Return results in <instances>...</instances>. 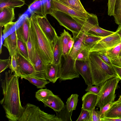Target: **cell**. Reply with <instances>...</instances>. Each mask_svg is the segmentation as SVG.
Listing matches in <instances>:
<instances>
[{
  "instance_id": "6da1fadb",
  "label": "cell",
  "mask_w": 121,
  "mask_h": 121,
  "mask_svg": "<svg viewBox=\"0 0 121 121\" xmlns=\"http://www.w3.org/2000/svg\"><path fill=\"white\" fill-rule=\"evenodd\" d=\"M19 77L9 70L5 72L4 78L1 82L4 97L0 103L9 121H18L23 109L20 99Z\"/></svg>"
},
{
  "instance_id": "7a4b0ae2",
  "label": "cell",
  "mask_w": 121,
  "mask_h": 121,
  "mask_svg": "<svg viewBox=\"0 0 121 121\" xmlns=\"http://www.w3.org/2000/svg\"><path fill=\"white\" fill-rule=\"evenodd\" d=\"M88 61L93 85L101 86L107 80L118 76L112 66L104 62L95 52H89Z\"/></svg>"
},
{
  "instance_id": "3957f363",
  "label": "cell",
  "mask_w": 121,
  "mask_h": 121,
  "mask_svg": "<svg viewBox=\"0 0 121 121\" xmlns=\"http://www.w3.org/2000/svg\"><path fill=\"white\" fill-rule=\"evenodd\" d=\"M30 18L39 54L46 65L52 61L53 43L49 40L40 28L38 23L37 15L33 12Z\"/></svg>"
},
{
  "instance_id": "277c9868",
  "label": "cell",
  "mask_w": 121,
  "mask_h": 121,
  "mask_svg": "<svg viewBox=\"0 0 121 121\" xmlns=\"http://www.w3.org/2000/svg\"><path fill=\"white\" fill-rule=\"evenodd\" d=\"M56 116L46 113L34 105L29 103L23 107L22 112L18 121H62Z\"/></svg>"
},
{
  "instance_id": "5b68a950",
  "label": "cell",
  "mask_w": 121,
  "mask_h": 121,
  "mask_svg": "<svg viewBox=\"0 0 121 121\" xmlns=\"http://www.w3.org/2000/svg\"><path fill=\"white\" fill-rule=\"evenodd\" d=\"M120 80L118 77L107 80L101 86L100 91L97 95L96 106L100 109L110 102H114L115 98V91Z\"/></svg>"
},
{
  "instance_id": "8992f818",
  "label": "cell",
  "mask_w": 121,
  "mask_h": 121,
  "mask_svg": "<svg viewBox=\"0 0 121 121\" xmlns=\"http://www.w3.org/2000/svg\"><path fill=\"white\" fill-rule=\"evenodd\" d=\"M50 15L57 21L60 25L71 31L73 38L84 33L81 26L72 16L57 10H54Z\"/></svg>"
},
{
  "instance_id": "52a82bcc",
  "label": "cell",
  "mask_w": 121,
  "mask_h": 121,
  "mask_svg": "<svg viewBox=\"0 0 121 121\" xmlns=\"http://www.w3.org/2000/svg\"><path fill=\"white\" fill-rule=\"evenodd\" d=\"M59 64L60 77L61 81L72 80L75 78H79V74L76 69V60L73 59L69 55L64 59Z\"/></svg>"
},
{
  "instance_id": "ba28073f",
  "label": "cell",
  "mask_w": 121,
  "mask_h": 121,
  "mask_svg": "<svg viewBox=\"0 0 121 121\" xmlns=\"http://www.w3.org/2000/svg\"><path fill=\"white\" fill-rule=\"evenodd\" d=\"M121 42V39L116 32L104 37L97 42L89 50V52H106Z\"/></svg>"
},
{
  "instance_id": "9c48e42d",
  "label": "cell",
  "mask_w": 121,
  "mask_h": 121,
  "mask_svg": "<svg viewBox=\"0 0 121 121\" xmlns=\"http://www.w3.org/2000/svg\"><path fill=\"white\" fill-rule=\"evenodd\" d=\"M15 57L20 73L22 76L33 77L35 71L33 65L30 61L22 56L17 49L16 51Z\"/></svg>"
},
{
  "instance_id": "30bf717a",
  "label": "cell",
  "mask_w": 121,
  "mask_h": 121,
  "mask_svg": "<svg viewBox=\"0 0 121 121\" xmlns=\"http://www.w3.org/2000/svg\"><path fill=\"white\" fill-rule=\"evenodd\" d=\"M37 18L39 25L42 31L49 40L53 43L58 37L55 29L51 25L46 16L37 15Z\"/></svg>"
},
{
  "instance_id": "8fae6325",
  "label": "cell",
  "mask_w": 121,
  "mask_h": 121,
  "mask_svg": "<svg viewBox=\"0 0 121 121\" xmlns=\"http://www.w3.org/2000/svg\"><path fill=\"white\" fill-rule=\"evenodd\" d=\"M82 29L84 33L100 37H104L115 32L102 29L99 26L98 22L91 21L85 24Z\"/></svg>"
},
{
  "instance_id": "7c38bea8",
  "label": "cell",
  "mask_w": 121,
  "mask_h": 121,
  "mask_svg": "<svg viewBox=\"0 0 121 121\" xmlns=\"http://www.w3.org/2000/svg\"><path fill=\"white\" fill-rule=\"evenodd\" d=\"M52 8L53 10H57L64 12L72 16L87 18V13L77 11L64 4L57 0H51Z\"/></svg>"
},
{
  "instance_id": "4fadbf2b",
  "label": "cell",
  "mask_w": 121,
  "mask_h": 121,
  "mask_svg": "<svg viewBox=\"0 0 121 121\" xmlns=\"http://www.w3.org/2000/svg\"><path fill=\"white\" fill-rule=\"evenodd\" d=\"M75 66L76 69L84 79L86 84L87 85H93L92 75L88 60H76Z\"/></svg>"
},
{
  "instance_id": "5bb4252c",
  "label": "cell",
  "mask_w": 121,
  "mask_h": 121,
  "mask_svg": "<svg viewBox=\"0 0 121 121\" xmlns=\"http://www.w3.org/2000/svg\"><path fill=\"white\" fill-rule=\"evenodd\" d=\"M45 107H48L56 112H59L64 107V104L61 99L54 94L51 95L42 101Z\"/></svg>"
},
{
  "instance_id": "9a60e30c",
  "label": "cell",
  "mask_w": 121,
  "mask_h": 121,
  "mask_svg": "<svg viewBox=\"0 0 121 121\" xmlns=\"http://www.w3.org/2000/svg\"><path fill=\"white\" fill-rule=\"evenodd\" d=\"M98 98V95L88 91L82 97V107L83 109L91 111L95 108Z\"/></svg>"
},
{
  "instance_id": "2e32d148",
  "label": "cell",
  "mask_w": 121,
  "mask_h": 121,
  "mask_svg": "<svg viewBox=\"0 0 121 121\" xmlns=\"http://www.w3.org/2000/svg\"><path fill=\"white\" fill-rule=\"evenodd\" d=\"M30 26V18L27 17L25 18L21 26L16 30L18 39L27 43L29 36Z\"/></svg>"
},
{
  "instance_id": "e0dca14e",
  "label": "cell",
  "mask_w": 121,
  "mask_h": 121,
  "mask_svg": "<svg viewBox=\"0 0 121 121\" xmlns=\"http://www.w3.org/2000/svg\"><path fill=\"white\" fill-rule=\"evenodd\" d=\"M17 40L16 30L4 39L3 46L8 49L11 57L16 54Z\"/></svg>"
},
{
  "instance_id": "ac0fdd59",
  "label": "cell",
  "mask_w": 121,
  "mask_h": 121,
  "mask_svg": "<svg viewBox=\"0 0 121 121\" xmlns=\"http://www.w3.org/2000/svg\"><path fill=\"white\" fill-rule=\"evenodd\" d=\"M14 9L7 7L0 10V26L3 27L13 22L15 19Z\"/></svg>"
},
{
  "instance_id": "d6986e66",
  "label": "cell",
  "mask_w": 121,
  "mask_h": 121,
  "mask_svg": "<svg viewBox=\"0 0 121 121\" xmlns=\"http://www.w3.org/2000/svg\"><path fill=\"white\" fill-rule=\"evenodd\" d=\"M45 72L46 79L53 83H55L60 77L59 65L49 64L46 66Z\"/></svg>"
},
{
  "instance_id": "ffe728a7",
  "label": "cell",
  "mask_w": 121,
  "mask_h": 121,
  "mask_svg": "<svg viewBox=\"0 0 121 121\" xmlns=\"http://www.w3.org/2000/svg\"><path fill=\"white\" fill-rule=\"evenodd\" d=\"M27 44L29 60L34 66L35 59V43L33 30L31 25Z\"/></svg>"
},
{
  "instance_id": "44dd1931",
  "label": "cell",
  "mask_w": 121,
  "mask_h": 121,
  "mask_svg": "<svg viewBox=\"0 0 121 121\" xmlns=\"http://www.w3.org/2000/svg\"><path fill=\"white\" fill-rule=\"evenodd\" d=\"M85 34V33H83L80 34L75 37H73L75 42L69 56L73 59L76 60L78 55L84 47L83 41Z\"/></svg>"
},
{
  "instance_id": "7402d4cb",
  "label": "cell",
  "mask_w": 121,
  "mask_h": 121,
  "mask_svg": "<svg viewBox=\"0 0 121 121\" xmlns=\"http://www.w3.org/2000/svg\"><path fill=\"white\" fill-rule=\"evenodd\" d=\"M62 48V56L64 59L66 58L70 53L69 49V44L71 39L72 38L68 32L64 30L59 36Z\"/></svg>"
},
{
  "instance_id": "603a6c76",
  "label": "cell",
  "mask_w": 121,
  "mask_h": 121,
  "mask_svg": "<svg viewBox=\"0 0 121 121\" xmlns=\"http://www.w3.org/2000/svg\"><path fill=\"white\" fill-rule=\"evenodd\" d=\"M62 54L60 40L58 36L53 43V59L52 63L56 65L59 64L61 61Z\"/></svg>"
},
{
  "instance_id": "cb8c5ba5",
  "label": "cell",
  "mask_w": 121,
  "mask_h": 121,
  "mask_svg": "<svg viewBox=\"0 0 121 121\" xmlns=\"http://www.w3.org/2000/svg\"><path fill=\"white\" fill-rule=\"evenodd\" d=\"M51 0L47 1L36 8L34 12L37 15L42 16H46L48 14H50L53 12Z\"/></svg>"
},
{
  "instance_id": "d4e9b609",
  "label": "cell",
  "mask_w": 121,
  "mask_h": 121,
  "mask_svg": "<svg viewBox=\"0 0 121 121\" xmlns=\"http://www.w3.org/2000/svg\"><path fill=\"white\" fill-rule=\"evenodd\" d=\"M113 104L105 113L103 118H121V102H114Z\"/></svg>"
},
{
  "instance_id": "484cf974",
  "label": "cell",
  "mask_w": 121,
  "mask_h": 121,
  "mask_svg": "<svg viewBox=\"0 0 121 121\" xmlns=\"http://www.w3.org/2000/svg\"><path fill=\"white\" fill-rule=\"evenodd\" d=\"M25 4L24 0H0V10L7 7L20 8Z\"/></svg>"
},
{
  "instance_id": "4316f807",
  "label": "cell",
  "mask_w": 121,
  "mask_h": 121,
  "mask_svg": "<svg viewBox=\"0 0 121 121\" xmlns=\"http://www.w3.org/2000/svg\"><path fill=\"white\" fill-rule=\"evenodd\" d=\"M20 77L22 79L24 78L28 80L38 88L41 89L46 87V85L50 82L47 80L39 79L32 76H22Z\"/></svg>"
},
{
  "instance_id": "83f0119b",
  "label": "cell",
  "mask_w": 121,
  "mask_h": 121,
  "mask_svg": "<svg viewBox=\"0 0 121 121\" xmlns=\"http://www.w3.org/2000/svg\"><path fill=\"white\" fill-rule=\"evenodd\" d=\"M103 38L85 33L83 40V43L85 47L89 50L97 42Z\"/></svg>"
},
{
  "instance_id": "f1b7e54d",
  "label": "cell",
  "mask_w": 121,
  "mask_h": 121,
  "mask_svg": "<svg viewBox=\"0 0 121 121\" xmlns=\"http://www.w3.org/2000/svg\"><path fill=\"white\" fill-rule=\"evenodd\" d=\"M78 95L77 94H72L68 99L66 106L69 112H72L75 110L78 101Z\"/></svg>"
},
{
  "instance_id": "f546056e",
  "label": "cell",
  "mask_w": 121,
  "mask_h": 121,
  "mask_svg": "<svg viewBox=\"0 0 121 121\" xmlns=\"http://www.w3.org/2000/svg\"><path fill=\"white\" fill-rule=\"evenodd\" d=\"M115 22L119 26L121 25V0H116L113 15Z\"/></svg>"
},
{
  "instance_id": "4dcf8cb0",
  "label": "cell",
  "mask_w": 121,
  "mask_h": 121,
  "mask_svg": "<svg viewBox=\"0 0 121 121\" xmlns=\"http://www.w3.org/2000/svg\"><path fill=\"white\" fill-rule=\"evenodd\" d=\"M68 6L82 12L87 13L83 6H81L74 0H57Z\"/></svg>"
},
{
  "instance_id": "1f68e13d",
  "label": "cell",
  "mask_w": 121,
  "mask_h": 121,
  "mask_svg": "<svg viewBox=\"0 0 121 121\" xmlns=\"http://www.w3.org/2000/svg\"><path fill=\"white\" fill-rule=\"evenodd\" d=\"M121 50V42L115 47L106 52V54L110 59L113 60L118 57Z\"/></svg>"
},
{
  "instance_id": "d6a6232c",
  "label": "cell",
  "mask_w": 121,
  "mask_h": 121,
  "mask_svg": "<svg viewBox=\"0 0 121 121\" xmlns=\"http://www.w3.org/2000/svg\"><path fill=\"white\" fill-rule=\"evenodd\" d=\"M17 48L19 52L22 56L30 60L26 43L22 40L18 39Z\"/></svg>"
},
{
  "instance_id": "836d02e7",
  "label": "cell",
  "mask_w": 121,
  "mask_h": 121,
  "mask_svg": "<svg viewBox=\"0 0 121 121\" xmlns=\"http://www.w3.org/2000/svg\"><path fill=\"white\" fill-rule=\"evenodd\" d=\"M52 91L47 89H39L36 92L35 97L39 101H42L49 96L53 95Z\"/></svg>"
},
{
  "instance_id": "e575fe53",
  "label": "cell",
  "mask_w": 121,
  "mask_h": 121,
  "mask_svg": "<svg viewBox=\"0 0 121 121\" xmlns=\"http://www.w3.org/2000/svg\"><path fill=\"white\" fill-rule=\"evenodd\" d=\"M15 54L11 57L9 68L12 72H14L17 76L20 77L17 62L15 57Z\"/></svg>"
},
{
  "instance_id": "d590c367",
  "label": "cell",
  "mask_w": 121,
  "mask_h": 121,
  "mask_svg": "<svg viewBox=\"0 0 121 121\" xmlns=\"http://www.w3.org/2000/svg\"><path fill=\"white\" fill-rule=\"evenodd\" d=\"M91 111L81 108V112L76 121H91Z\"/></svg>"
},
{
  "instance_id": "8d00e7d4",
  "label": "cell",
  "mask_w": 121,
  "mask_h": 121,
  "mask_svg": "<svg viewBox=\"0 0 121 121\" xmlns=\"http://www.w3.org/2000/svg\"><path fill=\"white\" fill-rule=\"evenodd\" d=\"M89 53V49L84 46L78 55L76 60L83 61L88 60Z\"/></svg>"
},
{
  "instance_id": "74e56055",
  "label": "cell",
  "mask_w": 121,
  "mask_h": 121,
  "mask_svg": "<svg viewBox=\"0 0 121 121\" xmlns=\"http://www.w3.org/2000/svg\"><path fill=\"white\" fill-rule=\"evenodd\" d=\"M95 52L104 62L109 66H112V64L109 59L106 55L105 52Z\"/></svg>"
},
{
  "instance_id": "f35d334b",
  "label": "cell",
  "mask_w": 121,
  "mask_h": 121,
  "mask_svg": "<svg viewBox=\"0 0 121 121\" xmlns=\"http://www.w3.org/2000/svg\"><path fill=\"white\" fill-rule=\"evenodd\" d=\"M10 56L8 59H0V73L4 71L7 68L9 67L10 62Z\"/></svg>"
},
{
  "instance_id": "ab89813d",
  "label": "cell",
  "mask_w": 121,
  "mask_h": 121,
  "mask_svg": "<svg viewBox=\"0 0 121 121\" xmlns=\"http://www.w3.org/2000/svg\"><path fill=\"white\" fill-rule=\"evenodd\" d=\"M87 85L85 91L90 92L97 95L98 94L100 90L101 86H93L91 85Z\"/></svg>"
},
{
  "instance_id": "60d3db41",
  "label": "cell",
  "mask_w": 121,
  "mask_h": 121,
  "mask_svg": "<svg viewBox=\"0 0 121 121\" xmlns=\"http://www.w3.org/2000/svg\"><path fill=\"white\" fill-rule=\"evenodd\" d=\"M113 102H111L108 103L103 107L99 111H98L100 117L102 119L103 118L104 115L107 111L113 105Z\"/></svg>"
},
{
  "instance_id": "b9f144b4",
  "label": "cell",
  "mask_w": 121,
  "mask_h": 121,
  "mask_svg": "<svg viewBox=\"0 0 121 121\" xmlns=\"http://www.w3.org/2000/svg\"><path fill=\"white\" fill-rule=\"evenodd\" d=\"M115 1L116 0H108V15L110 16H113Z\"/></svg>"
},
{
  "instance_id": "7bdbcfd3",
  "label": "cell",
  "mask_w": 121,
  "mask_h": 121,
  "mask_svg": "<svg viewBox=\"0 0 121 121\" xmlns=\"http://www.w3.org/2000/svg\"><path fill=\"white\" fill-rule=\"evenodd\" d=\"M91 121H102L98 111H96L95 108L91 111Z\"/></svg>"
},
{
  "instance_id": "ee69618b",
  "label": "cell",
  "mask_w": 121,
  "mask_h": 121,
  "mask_svg": "<svg viewBox=\"0 0 121 121\" xmlns=\"http://www.w3.org/2000/svg\"><path fill=\"white\" fill-rule=\"evenodd\" d=\"M17 22H12L5 25L2 32L4 35L7 33L11 28L16 24Z\"/></svg>"
},
{
  "instance_id": "f6af8a7d",
  "label": "cell",
  "mask_w": 121,
  "mask_h": 121,
  "mask_svg": "<svg viewBox=\"0 0 121 121\" xmlns=\"http://www.w3.org/2000/svg\"><path fill=\"white\" fill-rule=\"evenodd\" d=\"M110 60L112 64L121 67V57H118L113 60Z\"/></svg>"
},
{
  "instance_id": "bcb514c9",
  "label": "cell",
  "mask_w": 121,
  "mask_h": 121,
  "mask_svg": "<svg viewBox=\"0 0 121 121\" xmlns=\"http://www.w3.org/2000/svg\"><path fill=\"white\" fill-rule=\"evenodd\" d=\"M112 67L121 80V67L112 64Z\"/></svg>"
},
{
  "instance_id": "7dc6e473",
  "label": "cell",
  "mask_w": 121,
  "mask_h": 121,
  "mask_svg": "<svg viewBox=\"0 0 121 121\" xmlns=\"http://www.w3.org/2000/svg\"><path fill=\"white\" fill-rule=\"evenodd\" d=\"M121 121V118L104 117L102 119V121Z\"/></svg>"
},
{
  "instance_id": "c3c4849f",
  "label": "cell",
  "mask_w": 121,
  "mask_h": 121,
  "mask_svg": "<svg viewBox=\"0 0 121 121\" xmlns=\"http://www.w3.org/2000/svg\"><path fill=\"white\" fill-rule=\"evenodd\" d=\"M115 32L118 34L121 39V25L119 26Z\"/></svg>"
},
{
  "instance_id": "681fc988",
  "label": "cell",
  "mask_w": 121,
  "mask_h": 121,
  "mask_svg": "<svg viewBox=\"0 0 121 121\" xmlns=\"http://www.w3.org/2000/svg\"><path fill=\"white\" fill-rule=\"evenodd\" d=\"M2 27L0 26V54L2 52Z\"/></svg>"
},
{
  "instance_id": "f907efd6",
  "label": "cell",
  "mask_w": 121,
  "mask_h": 121,
  "mask_svg": "<svg viewBox=\"0 0 121 121\" xmlns=\"http://www.w3.org/2000/svg\"><path fill=\"white\" fill-rule=\"evenodd\" d=\"M115 102H121V94L119 99L116 101H115Z\"/></svg>"
},
{
  "instance_id": "816d5d0a",
  "label": "cell",
  "mask_w": 121,
  "mask_h": 121,
  "mask_svg": "<svg viewBox=\"0 0 121 121\" xmlns=\"http://www.w3.org/2000/svg\"><path fill=\"white\" fill-rule=\"evenodd\" d=\"M75 1H76L79 4H80L81 6H83L82 4L81 3L80 0H74Z\"/></svg>"
},
{
  "instance_id": "f5cc1de1",
  "label": "cell",
  "mask_w": 121,
  "mask_h": 121,
  "mask_svg": "<svg viewBox=\"0 0 121 121\" xmlns=\"http://www.w3.org/2000/svg\"><path fill=\"white\" fill-rule=\"evenodd\" d=\"M118 57H121V50L119 54Z\"/></svg>"
}]
</instances>
